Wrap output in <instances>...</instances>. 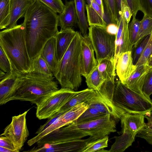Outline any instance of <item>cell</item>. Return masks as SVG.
I'll return each instance as SVG.
<instances>
[{"label": "cell", "mask_w": 152, "mask_h": 152, "mask_svg": "<svg viewBox=\"0 0 152 152\" xmlns=\"http://www.w3.org/2000/svg\"><path fill=\"white\" fill-rule=\"evenodd\" d=\"M29 110L12 116L11 122L5 128L1 135L11 140L17 152L21 150L29 135L26 120V115Z\"/></svg>", "instance_id": "9c48e42d"}, {"label": "cell", "mask_w": 152, "mask_h": 152, "mask_svg": "<svg viewBox=\"0 0 152 152\" xmlns=\"http://www.w3.org/2000/svg\"><path fill=\"white\" fill-rule=\"evenodd\" d=\"M0 68L5 72L8 73L11 71L10 62L6 54L0 47Z\"/></svg>", "instance_id": "60d3db41"}, {"label": "cell", "mask_w": 152, "mask_h": 152, "mask_svg": "<svg viewBox=\"0 0 152 152\" xmlns=\"http://www.w3.org/2000/svg\"><path fill=\"white\" fill-rule=\"evenodd\" d=\"M148 66L149 69V71H152V54H151L150 58L149 59Z\"/></svg>", "instance_id": "816d5d0a"}, {"label": "cell", "mask_w": 152, "mask_h": 152, "mask_svg": "<svg viewBox=\"0 0 152 152\" xmlns=\"http://www.w3.org/2000/svg\"><path fill=\"white\" fill-rule=\"evenodd\" d=\"M152 54V39L151 36L148 42L135 65L137 66L142 65L148 66V61Z\"/></svg>", "instance_id": "74e56055"}, {"label": "cell", "mask_w": 152, "mask_h": 152, "mask_svg": "<svg viewBox=\"0 0 152 152\" xmlns=\"http://www.w3.org/2000/svg\"><path fill=\"white\" fill-rule=\"evenodd\" d=\"M114 58H106L98 61L97 67L105 80L115 82L116 66Z\"/></svg>", "instance_id": "d4e9b609"}, {"label": "cell", "mask_w": 152, "mask_h": 152, "mask_svg": "<svg viewBox=\"0 0 152 152\" xmlns=\"http://www.w3.org/2000/svg\"><path fill=\"white\" fill-rule=\"evenodd\" d=\"M88 136L89 134L87 132L78 129H70L66 125L42 137L36 143L37 147H41L47 144L80 139Z\"/></svg>", "instance_id": "30bf717a"}, {"label": "cell", "mask_w": 152, "mask_h": 152, "mask_svg": "<svg viewBox=\"0 0 152 152\" xmlns=\"http://www.w3.org/2000/svg\"><path fill=\"white\" fill-rule=\"evenodd\" d=\"M116 1L117 9L118 19V18L122 14V9L124 5V4H126L124 0H116Z\"/></svg>", "instance_id": "c3c4849f"}, {"label": "cell", "mask_w": 152, "mask_h": 152, "mask_svg": "<svg viewBox=\"0 0 152 152\" xmlns=\"http://www.w3.org/2000/svg\"><path fill=\"white\" fill-rule=\"evenodd\" d=\"M118 31L115 37V50L114 62L115 65L118 56L122 53L129 51H132L133 45L131 43L129 34L128 24L122 14L117 22Z\"/></svg>", "instance_id": "7c38bea8"}, {"label": "cell", "mask_w": 152, "mask_h": 152, "mask_svg": "<svg viewBox=\"0 0 152 152\" xmlns=\"http://www.w3.org/2000/svg\"><path fill=\"white\" fill-rule=\"evenodd\" d=\"M58 26L61 29L72 27L78 23V18L74 0L66 1L62 12L58 15Z\"/></svg>", "instance_id": "ac0fdd59"}, {"label": "cell", "mask_w": 152, "mask_h": 152, "mask_svg": "<svg viewBox=\"0 0 152 152\" xmlns=\"http://www.w3.org/2000/svg\"><path fill=\"white\" fill-rule=\"evenodd\" d=\"M96 92L89 88L77 91L61 108L59 112L64 113L72 107L83 102H86L95 96Z\"/></svg>", "instance_id": "603a6c76"}, {"label": "cell", "mask_w": 152, "mask_h": 152, "mask_svg": "<svg viewBox=\"0 0 152 152\" xmlns=\"http://www.w3.org/2000/svg\"><path fill=\"white\" fill-rule=\"evenodd\" d=\"M87 20L89 26H96L106 28L107 24L105 15L94 0L91 5L86 4Z\"/></svg>", "instance_id": "44dd1931"}, {"label": "cell", "mask_w": 152, "mask_h": 152, "mask_svg": "<svg viewBox=\"0 0 152 152\" xmlns=\"http://www.w3.org/2000/svg\"><path fill=\"white\" fill-rule=\"evenodd\" d=\"M24 17L26 44L32 61L58 31V15L40 1L35 0L28 8Z\"/></svg>", "instance_id": "6da1fadb"}, {"label": "cell", "mask_w": 152, "mask_h": 152, "mask_svg": "<svg viewBox=\"0 0 152 152\" xmlns=\"http://www.w3.org/2000/svg\"><path fill=\"white\" fill-rule=\"evenodd\" d=\"M144 15L152 17V0H139Z\"/></svg>", "instance_id": "7bdbcfd3"}, {"label": "cell", "mask_w": 152, "mask_h": 152, "mask_svg": "<svg viewBox=\"0 0 152 152\" xmlns=\"http://www.w3.org/2000/svg\"><path fill=\"white\" fill-rule=\"evenodd\" d=\"M78 18V25L83 36L88 35V24L85 14V0H74Z\"/></svg>", "instance_id": "484cf974"}, {"label": "cell", "mask_w": 152, "mask_h": 152, "mask_svg": "<svg viewBox=\"0 0 152 152\" xmlns=\"http://www.w3.org/2000/svg\"><path fill=\"white\" fill-rule=\"evenodd\" d=\"M0 146L12 150L14 152H17L12 141L6 136H1Z\"/></svg>", "instance_id": "f6af8a7d"}, {"label": "cell", "mask_w": 152, "mask_h": 152, "mask_svg": "<svg viewBox=\"0 0 152 152\" xmlns=\"http://www.w3.org/2000/svg\"><path fill=\"white\" fill-rule=\"evenodd\" d=\"M144 116L148 122L137 133L136 137L144 140L148 144L152 145V110L147 113Z\"/></svg>", "instance_id": "4dcf8cb0"}, {"label": "cell", "mask_w": 152, "mask_h": 152, "mask_svg": "<svg viewBox=\"0 0 152 152\" xmlns=\"http://www.w3.org/2000/svg\"><path fill=\"white\" fill-rule=\"evenodd\" d=\"M22 74L13 71L7 73L0 82V104L8 102L9 99L15 92Z\"/></svg>", "instance_id": "5bb4252c"}, {"label": "cell", "mask_w": 152, "mask_h": 152, "mask_svg": "<svg viewBox=\"0 0 152 152\" xmlns=\"http://www.w3.org/2000/svg\"><path fill=\"white\" fill-rule=\"evenodd\" d=\"M151 34L145 37L141 40L132 55L133 63L136 65L150 39Z\"/></svg>", "instance_id": "8d00e7d4"}, {"label": "cell", "mask_w": 152, "mask_h": 152, "mask_svg": "<svg viewBox=\"0 0 152 152\" xmlns=\"http://www.w3.org/2000/svg\"><path fill=\"white\" fill-rule=\"evenodd\" d=\"M91 142L88 138L77 139L64 142L47 144L44 145L34 147L27 151L30 152H63L72 151L80 152L88 143Z\"/></svg>", "instance_id": "8fae6325"}, {"label": "cell", "mask_w": 152, "mask_h": 152, "mask_svg": "<svg viewBox=\"0 0 152 152\" xmlns=\"http://www.w3.org/2000/svg\"><path fill=\"white\" fill-rule=\"evenodd\" d=\"M81 70L82 75L85 77L97 66L98 62L94 50L88 35L81 36Z\"/></svg>", "instance_id": "4fadbf2b"}, {"label": "cell", "mask_w": 152, "mask_h": 152, "mask_svg": "<svg viewBox=\"0 0 152 152\" xmlns=\"http://www.w3.org/2000/svg\"><path fill=\"white\" fill-rule=\"evenodd\" d=\"M76 92L61 88L50 93L37 105V117L39 120L50 118L59 112Z\"/></svg>", "instance_id": "52a82bcc"}, {"label": "cell", "mask_w": 152, "mask_h": 152, "mask_svg": "<svg viewBox=\"0 0 152 152\" xmlns=\"http://www.w3.org/2000/svg\"><path fill=\"white\" fill-rule=\"evenodd\" d=\"M107 24H117L118 14L116 0H103Z\"/></svg>", "instance_id": "f546056e"}, {"label": "cell", "mask_w": 152, "mask_h": 152, "mask_svg": "<svg viewBox=\"0 0 152 152\" xmlns=\"http://www.w3.org/2000/svg\"><path fill=\"white\" fill-rule=\"evenodd\" d=\"M58 90L56 81L31 72L21 75L8 102L14 100L27 101L37 105L46 96Z\"/></svg>", "instance_id": "277c9868"}, {"label": "cell", "mask_w": 152, "mask_h": 152, "mask_svg": "<svg viewBox=\"0 0 152 152\" xmlns=\"http://www.w3.org/2000/svg\"><path fill=\"white\" fill-rule=\"evenodd\" d=\"M39 55L46 62L53 73L58 62L56 56V40L55 36L46 43Z\"/></svg>", "instance_id": "cb8c5ba5"}, {"label": "cell", "mask_w": 152, "mask_h": 152, "mask_svg": "<svg viewBox=\"0 0 152 152\" xmlns=\"http://www.w3.org/2000/svg\"><path fill=\"white\" fill-rule=\"evenodd\" d=\"M145 118L142 114L126 113L120 119L121 127H126L137 134L146 124Z\"/></svg>", "instance_id": "7402d4cb"}, {"label": "cell", "mask_w": 152, "mask_h": 152, "mask_svg": "<svg viewBox=\"0 0 152 152\" xmlns=\"http://www.w3.org/2000/svg\"><path fill=\"white\" fill-rule=\"evenodd\" d=\"M85 78L86 82L88 88L96 91L99 89L105 80L97 66Z\"/></svg>", "instance_id": "f1b7e54d"}, {"label": "cell", "mask_w": 152, "mask_h": 152, "mask_svg": "<svg viewBox=\"0 0 152 152\" xmlns=\"http://www.w3.org/2000/svg\"><path fill=\"white\" fill-rule=\"evenodd\" d=\"M109 137L108 135L88 143L80 152H98L108 146Z\"/></svg>", "instance_id": "836d02e7"}, {"label": "cell", "mask_w": 152, "mask_h": 152, "mask_svg": "<svg viewBox=\"0 0 152 152\" xmlns=\"http://www.w3.org/2000/svg\"><path fill=\"white\" fill-rule=\"evenodd\" d=\"M81 35L75 36L53 73L62 88L77 90L81 85Z\"/></svg>", "instance_id": "3957f363"}, {"label": "cell", "mask_w": 152, "mask_h": 152, "mask_svg": "<svg viewBox=\"0 0 152 152\" xmlns=\"http://www.w3.org/2000/svg\"><path fill=\"white\" fill-rule=\"evenodd\" d=\"M152 33V17L144 15L143 18L140 21L137 45L143 38Z\"/></svg>", "instance_id": "d6a6232c"}, {"label": "cell", "mask_w": 152, "mask_h": 152, "mask_svg": "<svg viewBox=\"0 0 152 152\" xmlns=\"http://www.w3.org/2000/svg\"><path fill=\"white\" fill-rule=\"evenodd\" d=\"M0 47L10 62L11 71L21 74L31 72L32 61L26 47L23 23L0 32Z\"/></svg>", "instance_id": "7a4b0ae2"}, {"label": "cell", "mask_w": 152, "mask_h": 152, "mask_svg": "<svg viewBox=\"0 0 152 152\" xmlns=\"http://www.w3.org/2000/svg\"><path fill=\"white\" fill-rule=\"evenodd\" d=\"M122 14L125 20L129 23L132 16V14L130 9L126 4H124V6Z\"/></svg>", "instance_id": "bcb514c9"}, {"label": "cell", "mask_w": 152, "mask_h": 152, "mask_svg": "<svg viewBox=\"0 0 152 152\" xmlns=\"http://www.w3.org/2000/svg\"><path fill=\"white\" fill-rule=\"evenodd\" d=\"M88 107L86 102L82 103L71 108L59 118L65 126L75 121Z\"/></svg>", "instance_id": "4316f807"}, {"label": "cell", "mask_w": 152, "mask_h": 152, "mask_svg": "<svg viewBox=\"0 0 152 152\" xmlns=\"http://www.w3.org/2000/svg\"><path fill=\"white\" fill-rule=\"evenodd\" d=\"M10 16V0H0V28H6Z\"/></svg>", "instance_id": "1f68e13d"}, {"label": "cell", "mask_w": 152, "mask_h": 152, "mask_svg": "<svg viewBox=\"0 0 152 152\" xmlns=\"http://www.w3.org/2000/svg\"><path fill=\"white\" fill-rule=\"evenodd\" d=\"M132 51L122 53L118 56L116 65V73L119 80L124 84L136 70L137 66L133 63Z\"/></svg>", "instance_id": "9a60e30c"}, {"label": "cell", "mask_w": 152, "mask_h": 152, "mask_svg": "<svg viewBox=\"0 0 152 152\" xmlns=\"http://www.w3.org/2000/svg\"><path fill=\"white\" fill-rule=\"evenodd\" d=\"M34 0H10V18L6 29L17 25L18 20L24 17L28 8Z\"/></svg>", "instance_id": "d6986e66"}, {"label": "cell", "mask_w": 152, "mask_h": 152, "mask_svg": "<svg viewBox=\"0 0 152 152\" xmlns=\"http://www.w3.org/2000/svg\"><path fill=\"white\" fill-rule=\"evenodd\" d=\"M105 115L101 113L94 107H89L78 118L73 122L80 123L87 122L99 118Z\"/></svg>", "instance_id": "e575fe53"}, {"label": "cell", "mask_w": 152, "mask_h": 152, "mask_svg": "<svg viewBox=\"0 0 152 152\" xmlns=\"http://www.w3.org/2000/svg\"><path fill=\"white\" fill-rule=\"evenodd\" d=\"M142 91L146 98L151 99L150 96L152 94V71H149L146 75Z\"/></svg>", "instance_id": "ab89813d"}, {"label": "cell", "mask_w": 152, "mask_h": 152, "mask_svg": "<svg viewBox=\"0 0 152 152\" xmlns=\"http://www.w3.org/2000/svg\"><path fill=\"white\" fill-rule=\"evenodd\" d=\"M4 72L2 71V70H0V79H1L5 75L6 73H4Z\"/></svg>", "instance_id": "f5cc1de1"}, {"label": "cell", "mask_w": 152, "mask_h": 152, "mask_svg": "<svg viewBox=\"0 0 152 152\" xmlns=\"http://www.w3.org/2000/svg\"><path fill=\"white\" fill-rule=\"evenodd\" d=\"M140 21L133 17L131 21L129 23L128 30L131 42L133 45V48L137 45L138 36L140 28Z\"/></svg>", "instance_id": "d590c367"}, {"label": "cell", "mask_w": 152, "mask_h": 152, "mask_svg": "<svg viewBox=\"0 0 152 152\" xmlns=\"http://www.w3.org/2000/svg\"><path fill=\"white\" fill-rule=\"evenodd\" d=\"M116 120L108 114L87 122H72L66 126L70 129H78L88 132L89 138L93 142L116 132Z\"/></svg>", "instance_id": "ba28073f"}, {"label": "cell", "mask_w": 152, "mask_h": 152, "mask_svg": "<svg viewBox=\"0 0 152 152\" xmlns=\"http://www.w3.org/2000/svg\"><path fill=\"white\" fill-rule=\"evenodd\" d=\"M31 72L53 80V73L46 62L40 55L32 61Z\"/></svg>", "instance_id": "83f0119b"}, {"label": "cell", "mask_w": 152, "mask_h": 152, "mask_svg": "<svg viewBox=\"0 0 152 152\" xmlns=\"http://www.w3.org/2000/svg\"><path fill=\"white\" fill-rule=\"evenodd\" d=\"M106 29L109 33L116 35L118 31V27L116 24L110 23L107 26Z\"/></svg>", "instance_id": "7dc6e473"}, {"label": "cell", "mask_w": 152, "mask_h": 152, "mask_svg": "<svg viewBox=\"0 0 152 152\" xmlns=\"http://www.w3.org/2000/svg\"><path fill=\"white\" fill-rule=\"evenodd\" d=\"M92 0H85L86 2L87 3V4L89 5H91L92 1Z\"/></svg>", "instance_id": "db71d44e"}, {"label": "cell", "mask_w": 152, "mask_h": 152, "mask_svg": "<svg viewBox=\"0 0 152 152\" xmlns=\"http://www.w3.org/2000/svg\"><path fill=\"white\" fill-rule=\"evenodd\" d=\"M76 31L69 27L58 31L55 36L56 56L58 61L62 58L75 36Z\"/></svg>", "instance_id": "2e32d148"}, {"label": "cell", "mask_w": 152, "mask_h": 152, "mask_svg": "<svg viewBox=\"0 0 152 152\" xmlns=\"http://www.w3.org/2000/svg\"><path fill=\"white\" fill-rule=\"evenodd\" d=\"M149 71V67L148 65L137 66L135 71L124 84L129 88L145 97L142 92V88L146 75Z\"/></svg>", "instance_id": "e0dca14e"}, {"label": "cell", "mask_w": 152, "mask_h": 152, "mask_svg": "<svg viewBox=\"0 0 152 152\" xmlns=\"http://www.w3.org/2000/svg\"><path fill=\"white\" fill-rule=\"evenodd\" d=\"M94 0L101 8L103 13L105 14V9L103 0Z\"/></svg>", "instance_id": "681fc988"}, {"label": "cell", "mask_w": 152, "mask_h": 152, "mask_svg": "<svg viewBox=\"0 0 152 152\" xmlns=\"http://www.w3.org/2000/svg\"><path fill=\"white\" fill-rule=\"evenodd\" d=\"M89 37L97 62L102 59L114 58L116 35L109 33L106 28L91 26L88 28Z\"/></svg>", "instance_id": "8992f818"}, {"label": "cell", "mask_w": 152, "mask_h": 152, "mask_svg": "<svg viewBox=\"0 0 152 152\" xmlns=\"http://www.w3.org/2000/svg\"><path fill=\"white\" fill-rule=\"evenodd\" d=\"M121 128V135L115 137V141L108 151L109 152H124L134 141L136 134L126 127Z\"/></svg>", "instance_id": "ffe728a7"}, {"label": "cell", "mask_w": 152, "mask_h": 152, "mask_svg": "<svg viewBox=\"0 0 152 152\" xmlns=\"http://www.w3.org/2000/svg\"><path fill=\"white\" fill-rule=\"evenodd\" d=\"M151 39H152V33L151 34Z\"/></svg>", "instance_id": "11a10c76"}, {"label": "cell", "mask_w": 152, "mask_h": 152, "mask_svg": "<svg viewBox=\"0 0 152 152\" xmlns=\"http://www.w3.org/2000/svg\"><path fill=\"white\" fill-rule=\"evenodd\" d=\"M116 106L126 113L145 115L152 110V100L128 88L119 80L115 82L112 99Z\"/></svg>", "instance_id": "5b68a950"}, {"label": "cell", "mask_w": 152, "mask_h": 152, "mask_svg": "<svg viewBox=\"0 0 152 152\" xmlns=\"http://www.w3.org/2000/svg\"><path fill=\"white\" fill-rule=\"evenodd\" d=\"M64 113L58 112L50 118L48 119L46 122L40 126L35 133L39 134L51 125L60 116Z\"/></svg>", "instance_id": "ee69618b"}, {"label": "cell", "mask_w": 152, "mask_h": 152, "mask_svg": "<svg viewBox=\"0 0 152 152\" xmlns=\"http://www.w3.org/2000/svg\"><path fill=\"white\" fill-rule=\"evenodd\" d=\"M130 9L133 17H136L137 12L139 11L142 12L139 0H124Z\"/></svg>", "instance_id": "b9f144b4"}, {"label": "cell", "mask_w": 152, "mask_h": 152, "mask_svg": "<svg viewBox=\"0 0 152 152\" xmlns=\"http://www.w3.org/2000/svg\"><path fill=\"white\" fill-rule=\"evenodd\" d=\"M0 151L1 152H14L10 149L0 146Z\"/></svg>", "instance_id": "f907efd6"}, {"label": "cell", "mask_w": 152, "mask_h": 152, "mask_svg": "<svg viewBox=\"0 0 152 152\" xmlns=\"http://www.w3.org/2000/svg\"><path fill=\"white\" fill-rule=\"evenodd\" d=\"M56 13L60 14L64 10L65 5L61 0H39Z\"/></svg>", "instance_id": "f35d334b"}]
</instances>
